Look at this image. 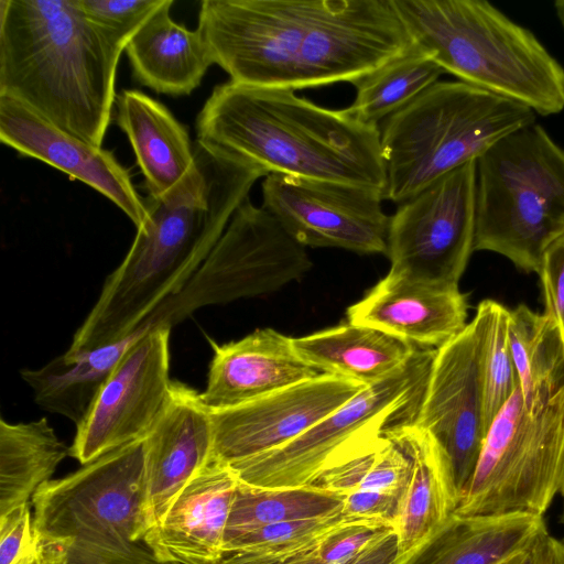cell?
Here are the masks:
<instances>
[{
	"instance_id": "6da1fadb",
	"label": "cell",
	"mask_w": 564,
	"mask_h": 564,
	"mask_svg": "<svg viewBox=\"0 0 564 564\" xmlns=\"http://www.w3.org/2000/svg\"><path fill=\"white\" fill-rule=\"evenodd\" d=\"M197 29L231 82L294 91L352 84L412 44L393 0H204Z\"/></svg>"
},
{
	"instance_id": "7a4b0ae2",
	"label": "cell",
	"mask_w": 564,
	"mask_h": 564,
	"mask_svg": "<svg viewBox=\"0 0 564 564\" xmlns=\"http://www.w3.org/2000/svg\"><path fill=\"white\" fill-rule=\"evenodd\" d=\"M197 140L268 174L370 187L386 193L379 126L348 108H324L291 89L217 85L196 118Z\"/></svg>"
},
{
	"instance_id": "3957f363",
	"label": "cell",
	"mask_w": 564,
	"mask_h": 564,
	"mask_svg": "<svg viewBox=\"0 0 564 564\" xmlns=\"http://www.w3.org/2000/svg\"><path fill=\"white\" fill-rule=\"evenodd\" d=\"M123 48L78 0H0V95L101 147Z\"/></svg>"
},
{
	"instance_id": "277c9868",
	"label": "cell",
	"mask_w": 564,
	"mask_h": 564,
	"mask_svg": "<svg viewBox=\"0 0 564 564\" xmlns=\"http://www.w3.org/2000/svg\"><path fill=\"white\" fill-rule=\"evenodd\" d=\"M147 217L122 262L76 330L68 351L120 341L176 295L215 247L238 202L220 181L197 176L144 198Z\"/></svg>"
},
{
	"instance_id": "5b68a950",
	"label": "cell",
	"mask_w": 564,
	"mask_h": 564,
	"mask_svg": "<svg viewBox=\"0 0 564 564\" xmlns=\"http://www.w3.org/2000/svg\"><path fill=\"white\" fill-rule=\"evenodd\" d=\"M411 43L460 82L542 116L564 109V67L488 1L393 0Z\"/></svg>"
},
{
	"instance_id": "8992f818",
	"label": "cell",
	"mask_w": 564,
	"mask_h": 564,
	"mask_svg": "<svg viewBox=\"0 0 564 564\" xmlns=\"http://www.w3.org/2000/svg\"><path fill=\"white\" fill-rule=\"evenodd\" d=\"M535 122L516 100L460 80H438L381 122L384 199L401 204Z\"/></svg>"
},
{
	"instance_id": "52a82bcc",
	"label": "cell",
	"mask_w": 564,
	"mask_h": 564,
	"mask_svg": "<svg viewBox=\"0 0 564 564\" xmlns=\"http://www.w3.org/2000/svg\"><path fill=\"white\" fill-rule=\"evenodd\" d=\"M564 236V149L536 122L476 160L474 251L503 256L539 273L545 251Z\"/></svg>"
},
{
	"instance_id": "ba28073f",
	"label": "cell",
	"mask_w": 564,
	"mask_h": 564,
	"mask_svg": "<svg viewBox=\"0 0 564 564\" xmlns=\"http://www.w3.org/2000/svg\"><path fill=\"white\" fill-rule=\"evenodd\" d=\"M31 501L33 529L52 564H90L124 553L153 527L144 438L48 480Z\"/></svg>"
},
{
	"instance_id": "9c48e42d",
	"label": "cell",
	"mask_w": 564,
	"mask_h": 564,
	"mask_svg": "<svg viewBox=\"0 0 564 564\" xmlns=\"http://www.w3.org/2000/svg\"><path fill=\"white\" fill-rule=\"evenodd\" d=\"M435 352L417 348L406 364L368 384L297 438L229 467L239 481L256 487L311 486L324 471L413 423Z\"/></svg>"
},
{
	"instance_id": "30bf717a",
	"label": "cell",
	"mask_w": 564,
	"mask_h": 564,
	"mask_svg": "<svg viewBox=\"0 0 564 564\" xmlns=\"http://www.w3.org/2000/svg\"><path fill=\"white\" fill-rule=\"evenodd\" d=\"M564 488V389L536 412L519 386L490 424L459 516L547 511Z\"/></svg>"
},
{
	"instance_id": "8fae6325",
	"label": "cell",
	"mask_w": 564,
	"mask_h": 564,
	"mask_svg": "<svg viewBox=\"0 0 564 564\" xmlns=\"http://www.w3.org/2000/svg\"><path fill=\"white\" fill-rule=\"evenodd\" d=\"M312 267L306 248L248 198L189 281L144 325L172 328L200 307L273 293Z\"/></svg>"
},
{
	"instance_id": "7c38bea8",
	"label": "cell",
	"mask_w": 564,
	"mask_h": 564,
	"mask_svg": "<svg viewBox=\"0 0 564 564\" xmlns=\"http://www.w3.org/2000/svg\"><path fill=\"white\" fill-rule=\"evenodd\" d=\"M476 160L399 204L389 219L388 273L457 288L474 252Z\"/></svg>"
},
{
	"instance_id": "4fadbf2b",
	"label": "cell",
	"mask_w": 564,
	"mask_h": 564,
	"mask_svg": "<svg viewBox=\"0 0 564 564\" xmlns=\"http://www.w3.org/2000/svg\"><path fill=\"white\" fill-rule=\"evenodd\" d=\"M383 199L376 188L272 173L262 182L261 206L305 248L387 254Z\"/></svg>"
},
{
	"instance_id": "5bb4252c",
	"label": "cell",
	"mask_w": 564,
	"mask_h": 564,
	"mask_svg": "<svg viewBox=\"0 0 564 564\" xmlns=\"http://www.w3.org/2000/svg\"><path fill=\"white\" fill-rule=\"evenodd\" d=\"M412 424L426 433L444 456L460 501L487 433L481 332L476 315L458 335L436 349Z\"/></svg>"
},
{
	"instance_id": "9a60e30c",
	"label": "cell",
	"mask_w": 564,
	"mask_h": 564,
	"mask_svg": "<svg viewBox=\"0 0 564 564\" xmlns=\"http://www.w3.org/2000/svg\"><path fill=\"white\" fill-rule=\"evenodd\" d=\"M170 330L152 327L123 355L76 426L69 456L82 465L144 438L158 421L172 386Z\"/></svg>"
},
{
	"instance_id": "2e32d148",
	"label": "cell",
	"mask_w": 564,
	"mask_h": 564,
	"mask_svg": "<svg viewBox=\"0 0 564 564\" xmlns=\"http://www.w3.org/2000/svg\"><path fill=\"white\" fill-rule=\"evenodd\" d=\"M367 384L323 373L234 408L210 410L213 457L230 465L297 438Z\"/></svg>"
},
{
	"instance_id": "e0dca14e",
	"label": "cell",
	"mask_w": 564,
	"mask_h": 564,
	"mask_svg": "<svg viewBox=\"0 0 564 564\" xmlns=\"http://www.w3.org/2000/svg\"><path fill=\"white\" fill-rule=\"evenodd\" d=\"M0 141L19 154L43 161L93 187L115 203L137 228L144 223V198L113 152L61 130L4 95H0Z\"/></svg>"
},
{
	"instance_id": "ac0fdd59",
	"label": "cell",
	"mask_w": 564,
	"mask_h": 564,
	"mask_svg": "<svg viewBox=\"0 0 564 564\" xmlns=\"http://www.w3.org/2000/svg\"><path fill=\"white\" fill-rule=\"evenodd\" d=\"M213 451L210 410L199 392L172 381L167 402L144 437L148 508L153 527L183 487L213 458Z\"/></svg>"
},
{
	"instance_id": "d6986e66",
	"label": "cell",
	"mask_w": 564,
	"mask_h": 564,
	"mask_svg": "<svg viewBox=\"0 0 564 564\" xmlns=\"http://www.w3.org/2000/svg\"><path fill=\"white\" fill-rule=\"evenodd\" d=\"M238 479L214 457L183 487L144 541L161 562L216 564Z\"/></svg>"
},
{
	"instance_id": "ffe728a7",
	"label": "cell",
	"mask_w": 564,
	"mask_h": 564,
	"mask_svg": "<svg viewBox=\"0 0 564 564\" xmlns=\"http://www.w3.org/2000/svg\"><path fill=\"white\" fill-rule=\"evenodd\" d=\"M466 295L388 273L347 310L349 323L371 327L417 348L437 349L467 325Z\"/></svg>"
},
{
	"instance_id": "44dd1931",
	"label": "cell",
	"mask_w": 564,
	"mask_h": 564,
	"mask_svg": "<svg viewBox=\"0 0 564 564\" xmlns=\"http://www.w3.org/2000/svg\"><path fill=\"white\" fill-rule=\"evenodd\" d=\"M207 384L199 392L209 410L241 405L323 375L296 352L293 337L273 328H259L239 340L218 345Z\"/></svg>"
},
{
	"instance_id": "7402d4cb",
	"label": "cell",
	"mask_w": 564,
	"mask_h": 564,
	"mask_svg": "<svg viewBox=\"0 0 564 564\" xmlns=\"http://www.w3.org/2000/svg\"><path fill=\"white\" fill-rule=\"evenodd\" d=\"M545 531L543 517L530 513H453L393 564H502L533 545Z\"/></svg>"
},
{
	"instance_id": "603a6c76",
	"label": "cell",
	"mask_w": 564,
	"mask_h": 564,
	"mask_svg": "<svg viewBox=\"0 0 564 564\" xmlns=\"http://www.w3.org/2000/svg\"><path fill=\"white\" fill-rule=\"evenodd\" d=\"M115 117L126 133L149 196L161 197L196 170L187 129L160 101L126 89L115 101Z\"/></svg>"
},
{
	"instance_id": "cb8c5ba5",
	"label": "cell",
	"mask_w": 564,
	"mask_h": 564,
	"mask_svg": "<svg viewBox=\"0 0 564 564\" xmlns=\"http://www.w3.org/2000/svg\"><path fill=\"white\" fill-rule=\"evenodd\" d=\"M173 0H165L128 42L133 78L155 93L189 95L214 64L198 29L188 30L170 14Z\"/></svg>"
},
{
	"instance_id": "d4e9b609",
	"label": "cell",
	"mask_w": 564,
	"mask_h": 564,
	"mask_svg": "<svg viewBox=\"0 0 564 564\" xmlns=\"http://www.w3.org/2000/svg\"><path fill=\"white\" fill-rule=\"evenodd\" d=\"M388 437L412 462L403 508L395 527L398 558L441 527L455 512L459 498L444 456L426 433L409 424L391 432Z\"/></svg>"
},
{
	"instance_id": "484cf974",
	"label": "cell",
	"mask_w": 564,
	"mask_h": 564,
	"mask_svg": "<svg viewBox=\"0 0 564 564\" xmlns=\"http://www.w3.org/2000/svg\"><path fill=\"white\" fill-rule=\"evenodd\" d=\"M153 326L144 325L127 338L101 347L68 351L37 369H21L35 403L79 425L123 355Z\"/></svg>"
},
{
	"instance_id": "4316f807",
	"label": "cell",
	"mask_w": 564,
	"mask_h": 564,
	"mask_svg": "<svg viewBox=\"0 0 564 564\" xmlns=\"http://www.w3.org/2000/svg\"><path fill=\"white\" fill-rule=\"evenodd\" d=\"M300 357L326 375L372 384L406 364L417 347L381 330L347 323L293 338Z\"/></svg>"
},
{
	"instance_id": "83f0119b",
	"label": "cell",
	"mask_w": 564,
	"mask_h": 564,
	"mask_svg": "<svg viewBox=\"0 0 564 564\" xmlns=\"http://www.w3.org/2000/svg\"><path fill=\"white\" fill-rule=\"evenodd\" d=\"M69 447L46 419L9 423L0 420V517L29 503L51 480Z\"/></svg>"
},
{
	"instance_id": "f1b7e54d",
	"label": "cell",
	"mask_w": 564,
	"mask_h": 564,
	"mask_svg": "<svg viewBox=\"0 0 564 564\" xmlns=\"http://www.w3.org/2000/svg\"><path fill=\"white\" fill-rule=\"evenodd\" d=\"M397 556L393 524L355 519L285 552L227 553L216 564H393Z\"/></svg>"
},
{
	"instance_id": "f546056e",
	"label": "cell",
	"mask_w": 564,
	"mask_h": 564,
	"mask_svg": "<svg viewBox=\"0 0 564 564\" xmlns=\"http://www.w3.org/2000/svg\"><path fill=\"white\" fill-rule=\"evenodd\" d=\"M509 340L519 388L529 411L564 389V346L554 321L520 304L509 310Z\"/></svg>"
},
{
	"instance_id": "4dcf8cb0",
	"label": "cell",
	"mask_w": 564,
	"mask_h": 564,
	"mask_svg": "<svg viewBox=\"0 0 564 564\" xmlns=\"http://www.w3.org/2000/svg\"><path fill=\"white\" fill-rule=\"evenodd\" d=\"M444 73L426 52L411 44L400 56L352 83L356 96L348 110L362 122L380 126Z\"/></svg>"
},
{
	"instance_id": "1f68e13d",
	"label": "cell",
	"mask_w": 564,
	"mask_h": 564,
	"mask_svg": "<svg viewBox=\"0 0 564 564\" xmlns=\"http://www.w3.org/2000/svg\"><path fill=\"white\" fill-rule=\"evenodd\" d=\"M345 497L313 486L262 488L238 480L227 521L225 544L241 533L268 524L343 512Z\"/></svg>"
},
{
	"instance_id": "d6a6232c",
	"label": "cell",
	"mask_w": 564,
	"mask_h": 564,
	"mask_svg": "<svg viewBox=\"0 0 564 564\" xmlns=\"http://www.w3.org/2000/svg\"><path fill=\"white\" fill-rule=\"evenodd\" d=\"M411 471L410 457L383 436L324 471L311 486L341 495L399 490L408 487Z\"/></svg>"
},
{
	"instance_id": "836d02e7",
	"label": "cell",
	"mask_w": 564,
	"mask_h": 564,
	"mask_svg": "<svg viewBox=\"0 0 564 564\" xmlns=\"http://www.w3.org/2000/svg\"><path fill=\"white\" fill-rule=\"evenodd\" d=\"M476 316L481 332L482 414L487 432L514 393L519 379L509 340V310L485 300L479 303Z\"/></svg>"
},
{
	"instance_id": "e575fe53",
	"label": "cell",
	"mask_w": 564,
	"mask_h": 564,
	"mask_svg": "<svg viewBox=\"0 0 564 564\" xmlns=\"http://www.w3.org/2000/svg\"><path fill=\"white\" fill-rule=\"evenodd\" d=\"M355 519L339 512L333 516L268 524L241 533L225 544V554L234 552H285L310 543Z\"/></svg>"
},
{
	"instance_id": "d590c367",
	"label": "cell",
	"mask_w": 564,
	"mask_h": 564,
	"mask_svg": "<svg viewBox=\"0 0 564 564\" xmlns=\"http://www.w3.org/2000/svg\"><path fill=\"white\" fill-rule=\"evenodd\" d=\"M164 2L165 0H78L85 15L123 50Z\"/></svg>"
},
{
	"instance_id": "8d00e7d4",
	"label": "cell",
	"mask_w": 564,
	"mask_h": 564,
	"mask_svg": "<svg viewBox=\"0 0 564 564\" xmlns=\"http://www.w3.org/2000/svg\"><path fill=\"white\" fill-rule=\"evenodd\" d=\"M538 274L544 313L554 321L564 346V236L545 251Z\"/></svg>"
},
{
	"instance_id": "74e56055",
	"label": "cell",
	"mask_w": 564,
	"mask_h": 564,
	"mask_svg": "<svg viewBox=\"0 0 564 564\" xmlns=\"http://www.w3.org/2000/svg\"><path fill=\"white\" fill-rule=\"evenodd\" d=\"M37 545L30 506L24 503L0 517V564H17Z\"/></svg>"
},
{
	"instance_id": "f35d334b",
	"label": "cell",
	"mask_w": 564,
	"mask_h": 564,
	"mask_svg": "<svg viewBox=\"0 0 564 564\" xmlns=\"http://www.w3.org/2000/svg\"><path fill=\"white\" fill-rule=\"evenodd\" d=\"M405 489L384 491H354L347 494L343 512L354 518L381 520L397 527Z\"/></svg>"
},
{
	"instance_id": "ab89813d",
	"label": "cell",
	"mask_w": 564,
	"mask_h": 564,
	"mask_svg": "<svg viewBox=\"0 0 564 564\" xmlns=\"http://www.w3.org/2000/svg\"><path fill=\"white\" fill-rule=\"evenodd\" d=\"M94 564H174L159 561L147 545L145 541H142L134 546H132L129 551L109 555L102 557Z\"/></svg>"
},
{
	"instance_id": "60d3db41",
	"label": "cell",
	"mask_w": 564,
	"mask_h": 564,
	"mask_svg": "<svg viewBox=\"0 0 564 564\" xmlns=\"http://www.w3.org/2000/svg\"><path fill=\"white\" fill-rule=\"evenodd\" d=\"M539 564H564V539L551 536L545 531L536 542Z\"/></svg>"
},
{
	"instance_id": "b9f144b4",
	"label": "cell",
	"mask_w": 564,
	"mask_h": 564,
	"mask_svg": "<svg viewBox=\"0 0 564 564\" xmlns=\"http://www.w3.org/2000/svg\"><path fill=\"white\" fill-rule=\"evenodd\" d=\"M538 540L529 549H527V550L522 551L521 553L512 556L511 558L507 560L502 564H539L538 551H536V542H538Z\"/></svg>"
},
{
	"instance_id": "7bdbcfd3",
	"label": "cell",
	"mask_w": 564,
	"mask_h": 564,
	"mask_svg": "<svg viewBox=\"0 0 564 564\" xmlns=\"http://www.w3.org/2000/svg\"><path fill=\"white\" fill-rule=\"evenodd\" d=\"M17 564H48V562L43 554L37 541L35 550Z\"/></svg>"
},
{
	"instance_id": "ee69618b",
	"label": "cell",
	"mask_w": 564,
	"mask_h": 564,
	"mask_svg": "<svg viewBox=\"0 0 564 564\" xmlns=\"http://www.w3.org/2000/svg\"><path fill=\"white\" fill-rule=\"evenodd\" d=\"M554 10L557 15V19L564 30V0H556L554 2Z\"/></svg>"
},
{
	"instance_id": "f6af8a7d",
	"label": "cell",
	"mask_w": 564,
	"mask_h": 564,
	"mask_svg": "<svg viewBox=\"0 0 564 564\" xmlns=\"http://www.w3.org/2000/svg\"><path fill=\"white\" fill-rule=\"evenodd\" d=\"M561 495L563 497V509H562V514H561V522L564 524V488H563Z\"/></svg>"
},
{
	"instance_id": "bcb514c9",
	"label": "cell",
	"mask_w": 564,
	"mask_h": 564,
	"mask_svg": "<svg viewBox=\"0 0 564 564\" xmlns=\"http://www.w3.org/2000/svg\"><path fill=\"white\" fill-rule=\"evenodd\" d=\"M539 560V558H538Z\"/></svg>"
}]
</instances>
